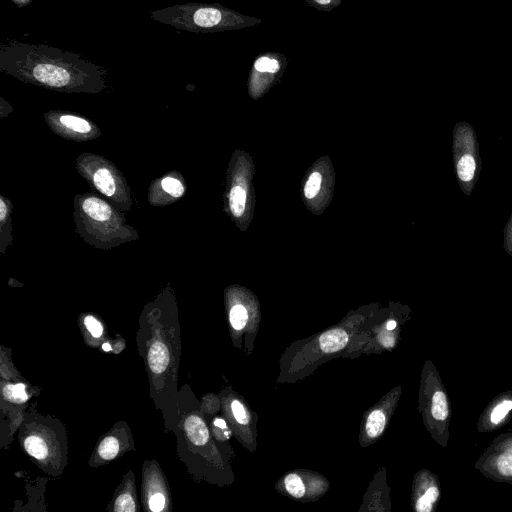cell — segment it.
I'll return each instance as SVG.
<instances>
[{
  "instance_id": "6da1fadb",
  "label": "cell",
  "mask_w": 512,
  "mask_h": 512,
  "mask_svg": "<svg viewBox=\"0 0 512 512\" xmlns=\"http://www.w3.org/2000/svg\"><path fill=\"white\" fill-rule=\"evenodd\" d=\"M0 70L22 82L67 93H98L107 71L58 47L8 41L0 47Z\"/></svg>"
},
{
  "instance_id": "7a4b0ae2",
  "label": "cell",
  "mask_w": 512,
  "mask_h": 512,
  "mask_svg": "<svg viewBox=\"0 0 512 512\" xmlns=\"http://www.w3.org/2000/svg\"><path fill=\"white\" fill-rule=\"evenodd\" d=\"M150 17L178 30L193 33H218L261 24L262 20L244 15L219 3L188 2L159 8Z\"/></svg>"
},
{
  "instance_id": "3957f363",
  "label": "cell",
  "mask_w": 512,
  "mask_h": 512,
  "mask_svg": "<svg viewBox=\"0 0 512 512\" xmlns=\"http://www.w3.org/2000/svg\"><path fill=\"white\" fill-rule=\"evenodd\" d=\"M454 172L461 191L471 195L482 170L476 132L466 121L457 122L452 133Z\"/></svg>"
},
{
  "instance_id": "277c9868",
  "label": "cell",
  "mask_w": 512,
  "mask_h": 512,
  "mask_svg": "<svg viewBox=\"0 0 512 512\" xmlns=\"http://www.w3.org/2000/svg\"><path fill=\"white\" fill-rule=\"evenodd\" d=\"M287 67V57L279 52H263L254 59L248 78L251 97H259L277 81Z\"/></svg>"
},
{
  "instance_id": "5b68a950",
  "label": "cell",
  "mask_w": 512,
  "mask_h": 512,
  "mask_svg": "<svg viewBox=\"0 0 512 512\" xmlns=\"http://www.w3.org/2000/svg\"><path fill=\"white\" fill-rule=\"evenodd\" d=\"M81 208L83 213L95 222H111L114 219V211L104 200L89 196L82 200Z\"/></svg>"
},
{
  "instance_id": "8992f818",
  "label": "cell",
  "mask_w": 512,
  "mask_h": 512,
  "mask_svg": "<svg viewBox=\"0 0 512 512\" xmlns=\"http://www.w3.org/2000/svg\"><path fill=\"white\" fill-rule=\"evenodd\" d=\"M92 181L103 195L114 198L118 194L120 184L117 176L106 166L98 167L92 174Z\"/></svg>"
},
{
  "instance_id": "52a82bcc",
  "label": "cell",
  "mask_w": 512,
  "mask_h": 512,
  "mask_svg": "<svg viewBox=\"0 0 512 512\" xmlns=\"http://www.w3.org/2000/svg\"><path fill=\"white\" fill-rule=\"evenodd\" d=\"M348 343V334L343 329H332L319 337V345L323 352L332 353L342 350Z\"/></svg>"
},
{
  "instance_id": "ba28073f",
  "label": "cell",
  "mask_w": 512,
  "mask_h": 512,
  "mask_svg": "<svg viewBox=\"0 0 512 512\" xmlns=\"http://www.w3.org/2000/svg\"><path fill=\"white\" fill-rule=\"evenodd\" d=\"M185 430L189 440L197 446H202L209 440V432L204 421L196 416L191 415L185 420Z\"/></svg>"
},
{
  "instance_id": "9c48e42d",
  "label": "cell",
  "mask_w": 512,
  "mask_h": 512,
  "mask_svg": "<svg viewBox=\"0 0 512 512\" xmlns=\"http://www.w3.org/2000/svg\"><path fill=\"white\" fill-rule=\"evenodd\" d=\"M148 363L151 371L155 374L164 372L169 364V352L162 342H155L148 352Z\"/></svg>"
},
{
  "instance_id": "30bf717a",
  "label": "cell",
  "mask_w": 512,
  "mask_h": 512,
  "mask_svg": "<svg viewBox=\"0 0 512 512\" xmlns=\"http://www.w3.org/2000/svg\"><path fill=\"white\" fill-rule=\"evenodd\" d=\"M55 115L57 116L58 125L62 128H66L67 130L73 133L79 135H87L92 131L91 123L80 116L68 113H61Z\"/></svg>"
},
{
  "instance_id": "8fae6325",
  "label": "cell",
  "mask_w": 512,
  "mask_h": 512,
  "mask_svg": "<svg viewBox=\"0 0 512 512\" xmlns=\"http://www.w3.org/2000/svg\"><path fill=\"white\" fill-rule=\"evenodd\" d=\"M431 414L438 421H445L449 416L448 399L442 390H437L433 394Z\"/></svg>"
},
{
  "instance_id": "7c38bea8",
  "label": "cell",
  "mask_w": 512,
  "mask_h": 512,
  "mask_svg": "<svg viewBox=\"0 0 512 512\" xmlns=\"http://www.w3.org/2000/svg\"><path fill=\"white\" fill-rule=\"evenodd\" d=\"M246 192L241 186H235L231 189L229 196V206L235 217H240L245 211Z\"/></svg>"
},
{
  "instance_id": "4fadbf2b",
  "label": "cell",
  "mask_w": 512,
  "mask_h": 512,
  "mask_svg": "<svg viewBox=\"0 0 512 512\" xmlns=\"http://www.w3.org/2000/svg\"><path fill=\"white\" fill-rule=\"evenodd\" d=\"M385 422V415L381 410L372 411L366 421L367 434L372 438L379 436L384 430Z\"/></svg>"
},
{
  "instance_id": "5bb4252c",
  "label": "cell",
  "mask_w": 512,
  "mask_h": 512,
  "mask_svg": "<svg viewBox=\"0 0 512 512\" xmlns=\"http://www.w3.org/2000/svg\"><path fill=\"white\" fill-rule=\"evenodd\" d=\"M26 451L36 459L42 460L48 454L47 445L37 436L27 437L24 441Z\"/></svg>"
},
{
  "instance_id": "9a60e30c",
  "label": "cell",
  "mask_w": 512,
  "mask_h": 512,
  "mask_svg": "<svg viewBox=\"0 0 512 512\" xmlns=\"http://www.w3.org/2000/svg\"><path fill=\"white\" fill-rule=\"evenodd\" d=\"M439 498V489L437 486H430L425 493L418 498L416 502V510L418 512H430L433 504Z\"/></svg>"
},
{
  "instance_id": "2e32d148",
  "label": "cell",
  "mask_w": 512,
  "mask_h": 512,
  "mask_svg": "<svg viewBox=\"0 0 512 512\" xmlns=\"http://www.w3.org/2000/svg\"><path fill=\"white\" fill-rule=\"evenodd\" d=\"M284 482L286 490L293 497L300 498L305 494V486L297 474L291 473L287 475Z\"/></svg>"
},
{
  "instance_id": "e0dca14e",
  "label": "cell",
  "mask_w": 512,
  "mask_h": 512,
  "mask_svg": "<svg viewBox=\"0 0 512 512\" xmlns=\"http://www.w3.org/2000/svg\"><path fill=\"white\" fill-rule=\"evenodd\" d=\"M119 451V443L114 437H106L99 445L98 452L105 460L113 459Z\"/></svg>"
},
{
  "instance_id": "ac0fdd59",
  "label": "cell",
  "mask_w": 512,
  "mask_h": 512,
  "mask_svg": "<svg viewBox=\"0 0 512 512\" xmlns=\"http://www.w3.org/2000/svg\"><path fill=\"white\" fill-rule=\"evenodd\" d=\"M161 187L167 194L174 198L181 197L185 192V188L180 180L170 176L161 180Z\"/></svg>"
},
{
  "instance_id": "d6986e66",
  "label": "cell",
  "mask_w": 512,
  "mask_h": 512,
  "mask_svg": "<svg viewBox=\"0 0 512 512\" xmlns=\"http://www.w3.org/2000/svg\"><path fill=\"white\" fill-rule=\"evenodd\" d=\"M248 320L247 310L243 305H235L230 311V323L236 330L244 328Z\"/></svg>"
},
{
  "instance_id": "ffe728a7",
  "label": "cell",
  "mask_w": 512,
  "mask_h": 512,
  "mask_svg": "<svg viewBox=\"0 0 512 512\" xmlns=\"http://www.w3.org/2000/svg\"><path fill=\"white\" fill-rule=\"evenodd\" d=\"M321 181L322 177L319 172H313L309 176L304 186V194L308 199H312L318 194L321 186Z\"/></svg>"
},
{
  "instance_id": "44dd1931",
  "label": "cell",
  "mask_w": 512,
  "mask_h": 512,
  "mask_svg": "<svg viewBox=\"0 0 512 512\" xmlns=\"http://www.w3.org/2000/svg\"><path fill=\"white\" fill-rule=\"evenodd\" d=\"M512 410V401L511 400H504L497 404L491 414H490V421L493 424H498L500 421L504 419V417L509 413V411Z\"/></svg>"
},
{
  "instance_id": "7402d4cb",
  "label": "cell",
  "mask_w": 512,
  "mask_h": 512,
  "mask_svg": "<svg viewBox=\"0 0 512 512\" xmlns=\"http://www.w3.org/2000/svg\"><path fill=\"white\" fill-rule=\"evenodd\" d=\"M4 395L11 401L23 402L27 399L25 386L22 383L8 385L4 388Z\"/></svg>"
},
{
  "instance_id": "603a6c76",
  "label": "cell",
  "mask_w": 512,
  "mask_h": 512,
  "mask_svg": "<svg viewBox=\"0 0 512 512\" xmlns=\"http://www.w3.org/2000/svg\"><path fill=\"white\" fill-rule=\"evenodd\" d=\"M497 469L505 476H512V450L504 452L497 458Z\"/></svg>"
},
{
  "instance_id": "cb8c5ba5",
  "label": "cell",
  "mask_w": 512,
  "mask_h": 512,
  "mask_svg": "<svg viewBox=\"0 0 512 512\" xmlns=\"http://www.w3.org/2000/svg\"><path fill=\"white\" fill-rule=\"evenodd\" d=\"M318 11L330 12L342 4V0H304Z\"/></svg>"
},
{
  "instance_id": "d4e9b609",
  "label": "cell",
  "mask_w": 512,
  "mask_h": 512,
  "mask_svg": "<svg viewBox=\"0 0 512 512\" xmlns=\"http://www.w3.org/2000/svg\"><path fill=\"white\" fill-rule=\"evenodd\" d=\"M231 408H232L233 415L237 422H239L240 424L248 423L249 416L245 410V407L243 406V404L240 401L234 400L231 403Z\"/></svg>"
},
{
  "instance_id": "484cf974",
  "label": "cell",
  "mask_w": 512,
  "mask_h": 512,
  "mask_svg": "<svg viewBox=\"0 0 512 512\" xmlns=\"http://www.w3.org/2000/svg\"><path fill=\"white\" fill-rule=\"evenodd\" d=\"M115 511H135V504L129 494L119 496L115 502Z\"/></svg>"
},
{
  "instance_id": "4316f807",
  "label": "cell",
  "mask_w": 512,
  "mask_h": 512,
  "mask_svg": "<svg viewBox=\"0 0 512 512\" xmlns=\"http://www.w3.org/2000/svg\"><path fill=\"white\" fill-rule=\"evenodd\" d=\"M503 248L504 251L512 256V212L510 214V217L504 227V233H503Z\"/></svg>"
},
{
  "instance_id": "83f0119b",
  "label": "cell",
  "mask_w": 512,
  "mask_h": 512,
  "mask_svg": "<svg viewBox=\"0 0 512 512\" xmlns=\"http://www.w3.org/2000/svg\"><path fill=\"white\" fill-rule=\"evenodd\" d=\"M84 323L89 330V332L94 337H100L102 335L103 329L101 324L92 316L85 317Z\"/></svg>"
},
{
  "instance_id": "f1b7e54d",
  "label": "cell",
  "mask_w": 512,
  "mask_h": 512,
  "mask_svg": "<svg viewBox=\"0 0 512 512\" xmlns=\"http://www.w3.org/2000/svg\"><path fill=\"white\" fill-rule=\"evenodd\" d=\"M165 498L162 494L156 493L149 500V507L152 511L158 512L163 510Z\"/></svg>"
},
{
  "instance_id": "f546056e",
  "label": "cell",
  "mask_w": 512,
  "mask_h": 512,
  "mask_svg": "<svg viewBox=\"0 0 512 512\" xmlns=\"http://www.w3.org/2000/svg\"><path fill=\"white\" fill-rule=\"evenodd\" d=\"M214 424H215V426H217L219 428H225L226 427L225 421L222 420V419H219V418L214 420Z\"/></svg>"
},
{
  "instance_id": "4dcf8cb0",
  "label": "cell",
  "mask_w": 512,
  "mask_h": 512,
  "mask_svg": "<svg viewBox=\"0 0 512 512\" xmlns=\"http://www.w3.org/2000/svg\"><path fill=\"white\" fill-rule=\"evenodd\" d=\"M396 325H397L396 321H394V320L388 321L387 330H393L394 328H396Z\"/></svg>"
},
{
  "instance_id": "1f68e13d",
  "label": "cell",
  "mask_w": 512,
  "mask_h": 512,
  "mask_svg": "<svg viewBox=\"0 0 512 512\" xmlns=\"http://www.w3.org/2000/svg\"><path fill=\"white\" fill-rule=\"evenodd\" d=\"M15 4H17L18 6H24L26 5L27 3H29L31 0H12Z\"/></svg>"
},
{
  "instance_id": "d6a6232c",
  "label": "cell",
  "mask_w": 512,
  "mask_h": 512,
  "mask_svg": "<svg viewBox=\"0 0 512 512\" xmlns=\"http://www.w3.org/2000/svg\"><path fill=\"white\" fill-rule=\"evenodd\" d=\"M102 348H103L104 351H110L111 350V346L108 343H104L102 345Z\"/></svg>"
}]
</instances>
